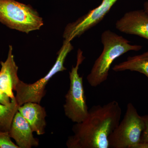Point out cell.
Segmentation results:
<instances>
[{"label":"cell","mask_w":148,"mask_h":148,"mask_svg":"<svg viewBox=\"0 0 148 148\" xmlns=\"http://www.w3.org/2000/svg\"><path fill=\"white\" fill-rule=\"evenodd\" d=\"M145 122V128L141 137V142L148 143V115L142 116Z\"/></svg>","instance_id":"cell-15"},{"label":"cell","mask_w":148,"mask_h":148,"mask_svg":"<svg viewBox=\"0 0 148 148\" xmlns=\"http://www.w3.org/2000/svg\"><path fill=\"white\" fill-rule=\"evenodd\" d=\"M0 22L27 34L40 30L44 24L42 18L31 5L15 0H0Z\"/></svg>","instance_id":"cell-3"},{"label":"cell","mask_w":148,"mask_h":148,"mask_svg":"<svg viewBox=\"0 0 148 148\" xmlns=\"http://www.w3.org/2000/svg\"><path fill=\"white\" fill-rule=\"evenodd\" d=\"M11 138L9 132L0 131V148H19Z\"/></svg>","instance_id":"cell-14"},{"label":"cell","mask_w":148,"mask_h":148,"mask_svg":"<svg viewBox=\"0 0 148 148\" xmlns=\"http://www.w3.org/2000/svg\"><path fill=\"white\" fill-rule=\"evenodd\" d=\"M145 126L143 117L132 103H128L123 119L109 136V147L133 148L141 142Z\"/></svg>","instance_id":"cell-6"},{"label":"cell","mask_w":148,"mask_h":148,"mask_svg":"<svg viewBox=\"0 0 148 148\" xmlns=\"http://www.w3.org/2000/svg\"><path fill=\"white\" fill-rule=\"evenodd\" d=\"M28 122L18 111L14 117L9 131L11 138L15 140L19 148H31L39 145V140L34 137Z\"/></svg>","instance_id":"cell-9"},{"label":"cell","mask_w":148,"mask_h":148,"mask_svg":"<svg viewBox=\"0 0 148 148\" xmlns=\"http://www.w3.org/2000/svg\"><path fill=\"white\" fill-rule=\"evenodd\" d=\"M85 57L83 51L79 49L77 53L75 66H73L69 72L70 88L65 95V103L64 105L66 116L75 123L84 120L88 113L86 98L83 86V77L80 76L79 69Z\"/></svg>","instance_id":"cell-5"},{"label":"cell","mask_w":148,"mask_h":148,"mask_svg":"<svg viewBox=\"0 0 148 148\" xmlns=\"http://www.w3.org/2000/svg\"><path fill=\"white\" fill-rule=\"evenodd\" d=\"M73 47L71 41L64 40L63 45L58 51L55 64L46 75L33 84H27L19 81L15 88V99L19 106L28 102L40 104L45 96L46 86L51 79L57 73L67 70L64 66V62L68 54Z\"/></svg>","instance_id":"cell-4"},{"label":"cell","mask_w":148,"mask_h":148,"mask_svg":"<svg viewBox=\"0 0 148 148\" xmlns=\"http://www.w3.org/2000/svg\"><path fill=\"white\" fill-rule=\"evenodd\" d=\"M112 69L115 72H138L148 78V51L140 55L128 56L125 61L115 65Z\"/></svg>","instance_id":"cell-12"},{"label":"cell","mask_w":148,"mask_h":148,"mask_svg":"<svg viewBox=\"0 0 148 148\" xmlns=\"http://www.w3.org/2000/svg\"><path fill=\"white\" fill-rule=\"evenodd\" d=\"M133 148H148V142H140L135 145Z\"/></svg>","instance_id":"cell-17"},{"label":"cell","mask_w":148,"mask_h":148,"mask_svg":"<svg viewBox=\"0 0 148 148\" xmlns=\"http://www.w3.org/2000/svg\"><path fill=\"white\" fill-rule=\"evenodd\" d=\"M19 107L15 98L10 106H5L0 103V131L9 132L14 117Z\"/></svg>","instance_id":"cell-13"},{"label":"cell","mask_w":148,"mask_h":148,"mask_svg":"<svg viewBox=\"0 0 148 148\" xmlns=\"http://www.w3.org/2000/svg\"><path fill=\"white\" fill-rule=\"evenodd\" d=\"M18 111L28 122L33 132L38 135L45 133L47 113L44 108L38 103L28 102L19 107Z\"/></svg>","instance_id":"cell-11"},{"label":"cell","mask_w":148,"mask_h":148,"mask_svg":"<svg viewBox=\"0 0 148 148\" xmlns=\"http://www.w3.org/2000/svg\"><path fill=\"white\" fill-rule=\"evenodd\" d=\"M14 98L12 99L8 95L3 92L0 89V103L1 104L5 105V106H10L11 104L12 103L13 100Z\"/></svg>","instance_id":"cell-16"},{"label":"cell","mask_w":148,"mask_h":148,"mask_svg":"<svg viewBox=\"0 0 148 148\" xmlns=\"http://www.w3.org/2000/svg\"><path fill=\"white\" fill-rule=\"evenodd\" d=\"M118 0H103L98 7L77 21L70 23L65 28L63 38L64 40L71 41L75 38L81 35L102 21Z\"/></svg>","instance_id":"cell-7"},{"label":"cell","mask_w":148,"mask_h":148,"mask_svg":"<svg viewBox=\"0 0 148 148\" xmlns=\"http://www.w3.org/2000/svg\"><path fill=\"white\" fill-rule=\"evenodd\" d=\"M122 110L117 101L92 106L84 120L75 123L66 145L69 148H109L108 138L119 124Z\"/></svg>","instance_id":"cell-1"},{"label":"cell","mask_w":148,"mask_h":148,"mask_svg":"<svg viewBox=\"0 0 148 148\" xmlns=\"http://www.w3.org/2000/svg\"><path fill=\"white\" fill-rule=\"evenodd\" d=\"M115 25L120 32L139 36L148 41V14L144 10L126 12Z\"/></svg>","instance_id":"cell-8"},{"label":"cell","mask_w":148,"mask_h":148,"mask_svg":"<svg viewBox=\"0 0 148 148\" xmlns=\"http://www.w3.org/2000/svg\"><path fill=\"white\" fill-rule=\"evenodd\" d=\"M144 10L148 14V1L146 2L144 4Z\"/></svg>","instance_id":"cell-18"},{"label":"cell","mask_w":148,"mask_h":148,"mask_svg":"<svg viewBox=\"0 0 148 148\" xmlns=\"http://www.w3.org/2000/svg\"><path fill=\"white\" fill-rule=\"evenodd\" d=\"M101 39L103 51L95 60L87 77L88 82L93 87L107 80L111 65L117 58L128 51H138L142 48V46L130 44L128 40L110 30L104 31Z\"/></svg>","instance_id":"cell-2"},{"label":"cell","mask_w":148,"mask_h":148,"mask_svg":"<svg viewBox=\"0 0 148 148\" xmlns=\"http://www.w3.org/2000/svg\"><path fill=\"white\" fill-rule=\"evenodd\" d=\"M12 51L13 48L10 45L6 60L0 62V89L12 99L15 98L13 91L20 81L17 74L18 67L14 61Z\"/></svg>","instance_id":"cell-10"}]
</instances>
